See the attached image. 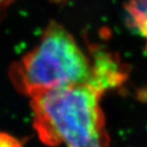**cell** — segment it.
Returning a JSON list of instances; mask_svg holds the SVG:
<instances>
[{
  "instance_id": "1",
  "label": "cell",
  "mask_w": 147,
  "mask_h": 147,
  "mask_svg": "<svg viewBox=\"0 0 147 147\" xmlns=\"http://www.w3.org/2000/svg\"><path fill=\"white\" fill-rule=\"evenodd\" d=\"M103 92L88 84L45 91L31 97L33 126L49 146L109 147L100 99Z\"/></svg>"
},
{
  "instance_id": "2",
  "label": "cell",
  "mask_w": 147,
  "mask_h": 147,
  "mask_svg": "<svg viewBox=\"0 0 147 147\" xmlns=\"http://www.w3.org/2000/svg\"><path fill=\"white\" fill-rule=\"evenodd\" d=\"M10 79L19 92L29 98L51 90L89 84L90 58L64 27L51 22L39 44L11 66Z\"/></svg>"
},
{
  "instance_id": "3",
  "label": "cell",
  "mask_w": 147,
  "mask_h": 147,
  "mask_svg": "<svg viewBox=\"0 0 147 147\" xmlns=\"http://www.w3.org/2000/svg\"><path fill=\"white\" fill-rule=\"evenodd\" d=\"M91 80L88 85L105 93L121 85L127 78L120 59L111 52L94 46L90 51Z\"/></svg>"
},
{
  "instance_id": "4",
  "label": "cell",
  "mask_w": 147,
  "mask_h": 147,
  "mask_svg": "<svg viewBox=\"0 0 147 147\" xmlns=\"http://www.w3.org/2000/svg\"><path fill=\"white\" fill-rule=\"evenodd\" d=\"M123 8L126 24L144 39L147 50V0H124Z\"/></svg>"
},
{
  "instance_id": "5",
  "label": "cell",
  "mask_w": 147,
  "mask_h": 147,
  "mask_svg": "<svg viewBox=\"0 0 147 147\" xmlns=\"http://www.w3.org/2000/svg\"><path fill=\"white\" fill-rule=\"evenodd\" d=\"M0 147H22V144L13 136L0 132Z\"/></svg>"
},
{
  "instance_id": "6",
  "label": "cell",
  "mask_w": 147,
  "mask_h": 147,
  "mask_svg": "<svg viewBox=\"0 0 147 147\" xmlns=\"http://www.w3.org/2000/svg\"><path fill=\"white\" fill-rule=\"evenodd\" d=\"M15 0H0V22H2L4 16L5 15L8 7Z\"/></svg>"
}]
</instances>
